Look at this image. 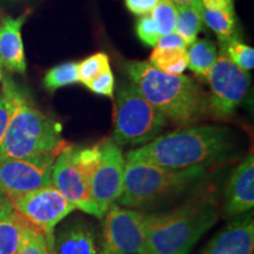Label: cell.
<instances>
[{
  "label": "cell",
  "instance_id": "obj_24",
  "mask_svg": "<svg viewBox=\"0 0 254 254\" xmlns=\"http://www.w3.org/2000/svg\"><path fill=\"white\" fill-rule=\"evenodd\" d=\"M222 53H225L238 67L249 72L254 67V50L241 43L237 37H232L226 43L221 44Z\"/></svg>",
  "mask_w": 254,
  "mask_h": 254
},
{
  "label": "cell",
  "instance_id": "obj_16",
  "mask_svg": "<svg viewBox=\"0 0 254 254\" xmlns=\"http://www.w3.org/2000/svg\"><path fill=\"white\" fill-rule=\"evenodd\" d=\"M57 254H99L98 238L91 225L84 220H73L55 232Z\"/></svg>",
  "mask_w": 254,
  "mask_h": 254
},
{
  "label": "cell",
  "instance_id": "obj_27",
  "mask_svg": "<svg viewBox=\"0 0 254 254\" xmlns=\"http://www.w3.org/2000/svg\"><path fill=\"white\" fill-rule=\"evenodd\" d=\"M17 254H49L46 237L26 222Z\"/></svg>",
  "mask_w": 254,
  "mask_h": 254
},
{
  "label": "cell",
  "instance_id": "obj_23",
  "mask_svg": "<svg viewBox=\"0 0 254 254\" xmlns=\"http://www.w3.org/2000/svg\"><path fill=\"white\" fill-rule=\"evenodd\" d=\"M18 90L19 87L13 80H11V78L6 77L4 79L2 90L0 92V146L4 141L9 120L13 114Z\"/></svg>",
  "mask_w": 254,
  "mask_h": 254
},
{
  "label": "cell",
  "instance_id": "obj_31",
  "mask_svg": "<svg viewBox=\"0 0 254 254\" xmlns=\"http://www.w3.org/2000/svg\"><path fill=\"white\" fill-rule=\"evenodd\" d=\"M187 46L189 45L182 36H179L177 32H172V33L160 37L155 47H160V49H177V47L187 49Z\"/></svg>",
  "mask_w": 254,
  "mask_h": 254
},
{
  "label": "cell",
  "instance_id": "obj_25",
  "mask_svg": "<svg viewBox=\"0 0 254 254\" xmlns=\"http://www.w3.org/2000/svg\"><path fill=\"white\" fill-rule=\"evenodd\" d=\"M107 69H111L109 56L104 52L94 53L78 64L79 81L85 86H88L95 78Z\"/></svg>",
  "mask_w": 254,
  "mask_h": 254
},
{
  "label": "cell",
  "instance_id": "obj_33",
  "mask_svg": "<svg viewBox=\"0 0 254 254\" xmlns=\"http://www.w3.org/2000/svg\"><path fill=\"white\" fill-rule=\"evenodd\" d=\"M11 208H13L11 200H9L7 196H5L1 192H0V213H1V212L7 211V209H11Z\"/></svg>",
  "mask_w": 254,
  "mask_h": 254
},
{
  "label": "cell",
  "instance_id": "obj_20",
  "mask_svg": "<svg viewBox=\"0 0 254 254\" xmlns=\"http://www.w3.org/2000/svg\"><path fill=\"white\" fill-rule=\"evenodd\" d=\"M150 63L159 71L170 75H180L189 67V53L186 49H160L154 47Z\"/></svg>",
  "mask_w": 254,
  "mask_h": 254
},
{
  "label": "cell",
  "instance_id": "obj_2",
  "mask_svg": "<svg viewBox=\"0 0 254 254\" xmlns=\"http://www.w3.org/2000/svg\"><path fill=\"white\" fill-rule=\"evenodd\" d=\"M125 71L140 94L177 126L187 127L209 112L208 95L187 75H170L150 62H127Z\"/></svg>",
  "mask_w": 254,
  "mask_h": 254
},
{
  "label": "cell",
  "instance_id": "obj_15",
  "mask_svg": "<svg viewBox=\"0 0 254 254\" xmlns=\"http://www.w3.org/2000/svg\"><path fill=\"white\" fill-rule=\"evenodd\" d=\"M27 14L18 18L6 17L0 23V60L8 71L24 74L26 58L21 38V27Z\"/></svg>",
  "mask_w": 254,
  "mask_h": 254
},
{
  "label": "cell",
  "instance_id": "obj_17",
  "mask_svg": "<svg viewBox=\"0 0 254 254\" xmlns=\"http://www.w3.org/2000/svg\"><path fill=\"white\" fill-rule=\"evenodd\" d=\"M26 221L13 208L0 213V254H17Z\"/></svg>",
  "mask_w": 254,
  "mask_h": 254
},
{
  "label": "cell",
  "instance_id": "obj_9",
  "mask_svg": "<svg viewBox=\"0 0 254 254\" xmlns=\"http://www.w3.org/2000/svg\"><path fill=\"white\" fill-rule=\"evenodd\" d=\"M206 80L211 87V95L208 97L209 113L217 119H225L234 113L246 97L251 75L221 52Z\"/></svg>",
  "mask_w": 254,
  "mask_h": 254
},
{
  "label": "cell",
  "instance_id": "obj_5",
  "mask_svg": "<svg viewBox=\"0 0 254 254\" xmlns=\"http://www.w3.org/2000/svg\"><path fill=\"white\" fill-rule=\"evenodd\" d=\"M206 168L168 170L154 165L125 160L123 193L119 206L142 207L182 193L201 180Z\"/></svg>",
  "mask_w": 254,
  "mask_h": 254
},
{
  "label": "cell",
  "instance_id": "obj_1",
  "mask_svg": "<svg viewBox=\"0 0 254 254\" xmlns=\"http://www.w3.org/2000/svg\"><path fill=\"white\" fill-rule=\"evenodd\" d=\"M232 148L231 131L226 127L190 126L158 135L141 147L127 152L125 160L168 170L207 168L227 159Z\"/></svg>",
  "mask_w": 254,
  "mask_h": 254
},
{
  "label": "cell",
  "instance_id": "obj_3",
  "mask_svg": "<svg viewBox=\"0 0 254 254\" xmlns=\"http://www.w3.org/2000/svg\"><path fill=\"white\" fill-rule=\"evenodd\" d=\"M218 215L215 200L200 196L172 211L144 214V228L154 254H190Z\"/></svg>",
  "mask_w": 254,
  "mask_h": 254
},
{
  "label": "cell",
  "instance_id": "obj_35",
  "mask_svg": "<svg viewBox=\"0 0 254 254\" xmlns=\"http://www.w3.org/2000/svg\"><path fill=\"white\" fill-rule=\"evenodd\" d=\"M47 243H49V254H57L55 250V238L47 240Z\"/></svg>",
  "mask_w": 254,
  "mask_h": 254
},
{
  "label": "cell",
  "instance_id": "obj_6",
  "mask_svg": "<svg viewBox=\"0 0 254 254\" xmlns=\"http://www.w3.org/2000/svg\"><path fill=\"white\" fill-rule=\"evenodd\" d=\"M167 120L131 81L123 82L113 111L112 140L119 146L145 145L153 140Z\"/></svg>",
  "mask_w": 254,
  "mask_h": 254
},
{
  "label": "cell",
  "instance_id": "obj_4",
  "mask_svg": "<svg viewBox=\"0 0 254 254\" xmlns=\"http://www.w3.org/2000/svg\"><path fill=\"white\" fill-rule=\"evenodd\" d=\"M66 145L62 125L41 112L30 94L19 87L13 114L0 146V159L58 157Z\"/></svg>",
  "mask_w": 254,
  "mask_h": 254
},
{
  "label": "cell",
  "instance_id": "obj_12",
  "mask_svg": "<svg viewBox=\"0 0 254 254\" xmlns=\"http://www.w3.org/2000/svg\"><path fill=\"white\" fill-rule=\"evenodd\" d=\"M52 186L85 213L103 219L91 194L90 179L73 159V146L66 145L56 158L52 168Z\"/></svg>",
  "mask_w": 254,
  "mask_h": 254
},
{
  "label": "cell",
  "instance_id": "obj_10",
  "mask_svg": "<svg viewBox=\"0 0 254 254\" xmlns=\"http://www.w3.org/2000/svg\"><path fill=\"white\" fill-rule=\"evenodd\" d=\"M100 161L91 178V194L101 217L116 205L123 193L125 155L111 138L99 141Z\"/></svg>",
  "mask_w": 254,
  "mask_h": 254
},
{
  "label": "cell",
  "instance_id": "obj_8",
  "mask_svg": "<svg viewBox=\"0 0 254 254\" xmlns=\"http://www.w3.org/2000/svg\"><path fill=\"white\" fill-rule=\"evenodd\" d=\"M11 202L14 211L28 225L44 233L47 240L55 238L57 225L75 209L52 185L19 195Z\"/></svg>",
  "mask_w": 254,
  "mask_h": 254
},
{
  "label": "cell",
  "instance_id": "obj_34",
  "mask_svg": "<svg viewBox=\"0 0 254 254\" xmlns=\"http://www.w3.org/2000/svg\"><path fill=\"white\" fill-rule=\"evenodd\" d=\"M174 5H185V4H193V2H199L201 0H170Z\"/></svg>",
  "mask_w": 254,
  "mask_h": 254
},
{
  "label": "cell",
  "instance_id": "obj_11",
  "mask_svg": "<svg viewBox=\"0 0 254 254\" xmlns=\"http://www.w3.org/2000/svg\"><path fill=\"white\" fill-rule=\"evenodd\" d=\"M56 158L0 159V192L12 200L31 190L52 185Z\"/></svg>",
  "mask_w": 254,
  "mask_h": 254
},
{
  "label": "cell",
  "instance_id": "obj_13",
  "mask_svg": "<svg viewBox=\"0 0 254 254\" xmlns=\"http://www.w3.org/2000/svg\"><path fill=\"white\" fill-rule=\"evenodd\" d=\"M254 251V218L253 212L237 215L200 254H253Z\"/></svg>",
  "mask_w": 254,
  "mask_h": 254
},
{
  "label": "cell",
  "instance_id": "obj_36",
  "mask_svg": "<svg viewBox=\"0 0 254 254\" xmlns=\"http://www.w3.org/2000/svg\"><path fill=\"white\" fill-rule=\"evenodd\" d=\"M1 78H2V74H1V71H0V81H1Z\"/></svg>",
  "mask_w": 254,
  "mask_h": 254
},
{
  "label": "cell",
  "instance_id": "obj_29",
  "mask_svg": "<svg viewBox=\"0 0 254 254\" xmlns=\"http://www.w3.org/2000/svg\"><path fill=\"white\" fill-rule=\"evenodd\" d=\"M114 75L111 69H107L101 73L99 77H97L93 81L88 85V88L98 95L113 98L114 93Z\"/></svg>",
  "mask_w": 254,
  "mask_h": 254
},
{
  "label": "cell",
  "instance_id": "obj_19",
  "mask_svg": "<svg viewBox=\"0 0 254 254\" xmlns=\"http://www.w3.org/2000/svg\"><path fill=\"white\" fill-rule=\"evenodd\" d=\"M189 53V67L200 79H207L211 68L218 58L217 46L208 39H196L190 44Z\"/></svg>",
  "mask_w": 254,
  "mask_h": 254
},
{
  "label": "cell",
  "instance_id": "obj_21",
  "mask_svg": "<svg viewBox=\"0 0 254 254\" xmlns=\"http://www.w3.org/2000/svg\"><path fill=\"white\" fill-rule=\"evenodd\" d=\"M202 21L217 34L221 44L234 37L236 33V14L234 9H209L202 7Z\"/></svg>",
  "mask_w": 254,
  "mask_h": 254
},
{
  "label": "cell",
  "instance_id": "obj_32",
  "mask_svg": "<svg viewBox=\"0 0 254 254\" xmlns=\"http://www.w3.org/2000/svg\"><path fill=\"white\" fill-rule=\"evenodd\" d=\"M202 7L209 9H224L233 7V0H201Z\"/></svg>",
  "mask_w": 254,
  "mask_h": 254
},
{
  "label": "cell",
  "instance_id": "obj_7",
  "mask_svg": "<svg viewBox=\"0 0 254 254\" xmlns=\"http://www.w3.org/2000/svg\"><path fill=\"white\" fill-rule=\"evenodd\" d=\"M99 254H154L144 228V214L113 205L104 215Z\"/></svg>",
  "mask_w": 254,
  "mask_h": 254
},
{
  "label": "cell",
  "instance_id": "obj_18",
  "mask_svg": "<svg viewBox=\"0 0 254 254\" xmlns=\"http://www.w3.org/2000/svg\"><path fill=\"white\" fill-rule=\"evenodd\" d=\"M177 6V23L176 30L179 36L184 38L187 45H190L196 40L199 32L202 27V4L201 1L193 4L176 5Z\"/></svg>",
  "mask_w": 254,
  "mask_h": 254
},
{
  "label": "cell",
  "instance_id": "obj_30",
  "mask_svg": "<svg viewBox=\"0 0 254 254\" xmlns=\"http://www.w3.org/2000/svg\"><path fill=\"white\" fill-rule=\"evenodd\" d=\"M159 0H125L126 7L135 15L150 14L155 6L158 5Z\"/></svg>",
  "mask_w": 254,
  "mask_h": 254
},
{
  "label": "cell",
  "instance_id": "obj_22",
  "mask_svg": "<svg viewBox=\"0 0 254 254\" xmlns=\"http://www.w3.org/2000/svg\"><path fill=\"white\" fill-rule=\"evenodd\" d=\"M79 82L78 64L65 63L51 68L44 78V86L51 92Z\"/></svg>",
  "mask_w": 254,
  "mask_h": 254
},
{
  "label": "cell",
  "instance_id": "obj_37",
  "mask_svg": "<svg viewBox=\"0 0 254 254\" xmlns=\"http://www.w3.org/2000/svg\"><path fill=\"white\" fill-rule=\"evenodd\" d=\"M1 66H2V64H1V60H0V67H1Z\"/></svg>",
  "mask_w": 254,
  "mask_h": 254
},
{
  "label": "cell",
  "instance_id": "obj_26",
  "mask_svg": "<svg viewBox=\"0 0 254 254\" xmlns=\"http://www.w3.org/2000/svg\"><path fill=\"white\" fill-rule=\"evenodd\" d=\"M151 17L157 25L160 37L174 32L177 23V6L170 0H159L151 12Z\"/></svg>",
  "mask_w": 254,
  "mask_h": 254
},
{
  "label": "cell",
  "instance_id": "obj_14",
  "mask_svg": "<svg viewBox=\"0 0 254 254\" xmlns=\"http://www.w3.org/2000/svg\"><path fill=\"white\" fill-rule=\"evenodd\" d=\"M254 206V158L247 154L231 174L225 190V213L233 218L252 211Z\"/></svg>",
  "mask_w": 254,
  "mask_h": 254
},
{
  "label": "cell",
  "instance_id": "obj_28",
  "mask_svg": "<svg viewBox=\"0 0 254 254\" xmlns=\"http://www.w3.org/2000/svg\"><path fill=\"white\" fill-rule=\"evenodd\" d=\"M136 34H138L139 39L146 45L155 47L158 44V40L160 39V33H159L157 25L153 21V19L150 14L142 15L136 23L135 27Z\"/></svg>",
  "mask_w": 254,
  "mask_h": 254
}]
</instances>
